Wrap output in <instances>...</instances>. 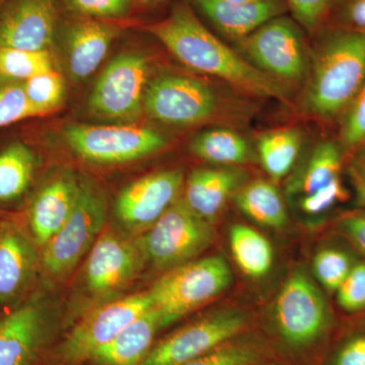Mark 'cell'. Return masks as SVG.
<instances>
[{
	"label": "cell",
	"instance_id": "1",
	"mask_svg": "<svg viewBox=\"0 0 365 365\" xmlns=\"http://www.w3.org/2000/svg\"><path fill=\"white\" fill-rule=\"evenodd\" d=\"M180 62L254 97L272 98L292 107V91L242 58L213 35L187 4L148 28Z\"/></svg>",
	"mask_w": 365,
	"mask_h": 365
},
{
	"label": "cell",
	"instance_id": "2",
	"mask_svg": "<svg viewBox=\"0 0 365 365\" xmlns=\"http://www.w3.org/2000/svg\"><path fill=\"white\" fill-rule=\"evenodd\" d=\"M365 83V30L331 28L312 50L300 111L321 120L341 117Z\"/></svg>",
	"mask_w": 365,
	"mask_h": 365
},
{
	"label": "cell",
	"instance_id": "3",
	"mask_svg": "<svg viewBox=\"0 0 365 365\" xmlns=\"http://www.w3.org/2000/svg\"><path fill=\"white\" fill-rule=\"evenodd\" d=\"M227 95L200 79L182 74L165 73L148 83L144 111L160 123L191 126L225 116L228 121L244 117V102Z\"/></svg>",
	"mask_w": 365,
	"mask_h": 365
},
{
	"label": "cell",
	"instance_id": "4",
	"mask_svg": "<svg viewBox=\"0 0 365 365\" xmlns=\"http://www.w3.org/2000/svg\"><path fill=\"white\" fill-rule=\"evenodd\" d=\"M235 51L259 71L288 90L304 86L312 50L299 26L287 16H277L247 37L235 41Z\"/></svg>",
	"mask_w": 365,
	"mask_h": 365
},
{
	"label": "cell",
	"instance_id": "5",
	"mask_svg": "<svg viewBox=\"0 0 365 365\" xmlns=\"http://www.w3.org/2000/svg\"><path fill=\"white\" fill-rule=\"evenodd\" d=\"M232 281L230 265L216 255L170 269L148 294L165 328L222 294Z\"/></svg>",
	"mask_w": 365,
	"mask_h": 365
},
{
	"label": "cell",
	"instance_id": "6",
	"mask_svg": "<svg viewBox=\"0 0 365 365\" xmlns=\"http://www.w3.org/2000/svg\"><path fill=\"white\" fill-rule=\"evenodd\" d=\"M107 216L104 191L91 179L79 180L76 207L58 232L43 247L41 263L55 278L71 274L102 234Z\"/></svg>",
	"mask_w": 365,
	"mask_h": 365
},
{
	"label": "cell",
	"instance_id": "7",
	"mask_svg": "<svg viewBox=\"0 0 365 365\" xmlns=\"http://www.w3.org/2000/svg\"><path fill=\"white\" fill-rule=\"evenodd\" d=\"M213 239L211 223L196 215L180 196L140 241L146 260L158 270L169 271L193 261Z\"/></svg>",
	"mask_w": 365,
	"mask_h": 365
},
{
	"label": "cell",
	"instance_id": "8",
	"mask_svg": "<svg viewBox=\"0 0 365 365\" xmlns=\"http://www.w3.org/2000/svg\"><path fill=\"white\" fill-rule=\"evenodd\" d=\"M67 145L86 162L113 165L155 155L167 148V136L148 127L131 124L69 125Z\"/></svg>",
	"mask_w": 365,
	"mask_h": 365
},
{
	"label": "cell",
	"instance_id": "9",
	"mask_svg": "<svg viewBox=\"0 0 365 365\" xmlns=\"http://www.w3.org/2000/svg\"><path fill=\"white\" fill-rule=\"evenodd\" d=\"M150 62L140 52H124L108 64L93 86L88 108L101 119L128 123L144 111Z\"/></svg>",
	"mask_w": 365,
	"mask_h": 365
},
{
	"label": "cell",
	"instance_id": "10",
	"mask_svg": "<svg viewBox=\"0 0 365 365\" xmlns=\"http://www.w3.org/2000/svg\"><path fill=\"white\" fill-rule=\"evenodd\" d=\"M275 321L281 337L294 347L314 344L330 328L328 302L304 271H294L281 288Z\"/></svg>",
	"mask_w": 365,
	"mask_h": 365
},
{
	"label": "cell",
	"instance_id": "11",
	"mask_svg": "<svg viewBox=\"0 0 365 365\" xmlns=\"http://www.w3.org/2000/svg\"><path fill=\"white\" fill-rule=\"evenodd\" d=\"M150 294L129 295L90 312L72 329L60 355L67 364L91 359L93 353L111 342L125 327L153 307Z\"/></svg>",
	"mask_w": 365,
	"mask_h": 365
},
{
	"label": "cell",
	"instance_id": "12",
	"mask_svg": "<svg viewBox=\"0 0 365 365\" xmlns=\"http://www.w3.org/2000/svg\"><path fill=\"white\" fill-rule=\"evenodd\" d=\"M244 326V314L235 309L209 314L160 341L139 365L186 364L228 342Z\"/></svg>",
	"mask_w": 365,
	"mask_h": 365
},
{
	"label": "cell",
	"instance_id": "13",
	"mask_svg": "<svg viewBox=\"0 0 365 365\" xmlns=\"http://www.w3.org/2000/svg\"><path fill=\"white\" fill-rule=\"evenodd\" d=\"M146 261L140 239L102 232L86 263V287L96 297L115 294L138 275Z\"/></svg>",
	"mask_w": 365,
	"mask_h": 365
},
{
	"label": "cell",
	"instance_id": "14",
	"mask_svg": "<svg viewBox=\"0 0 365 365\" xmlns=\"http://www.w3.org/2000/svg\"><path fill=\"white\" fill-rule=\"evenodd\" d=\"M184 186L182 170L148 175L122 190L115 204L118 220L132 232L150 228L177 200Z\"/></svg>",
	"mask_w": 365,
	"mask_h": 365
},
{
	"label": "cell",
	"instance_id": "15",
	"mask_svg": "<svg viewBox=\"0 0 365 365\" xmlns=\"http://www.w3.org/2000/svg\"><path fill=\"white\" fill-rule=\"evenodd\" d=\"M57 16L56 0H7L0 9V47L48 51Z\"/></svg>",
	"mask_w": 365,
	"mask_h": 365
},
{
	"label": "cell",
	"instance_id": "16",
	"mask_svg": "<svg viewBox=\"0 0 365 365\" xmlns=\"http://www.w3.org/2000/svg\"><path fill=\"white\" fill-rule=\"evenodd\" d=\"M49 333L45 304L33 299L0 319V365H35Z\"/></svg>",
	"mask_w": 365,
	"mask_h": 365
},
{
	"label": "cell",
	"instance_id": "17",
	"mask_svg": "<svg viewBox=\"0 0 365 365\" xmlns=\"http://www.w3.org/2000/svg\"><path fill=\"white\" fill-rule=\"evenodd\" d=\"M33 242L16 223L0 222V306L16 304L30 289L39 262Z\"/></svg>",
	"mask_w": 365,
	"mask_h": 365
},
{
	"label": "cell",
	"instance_id": "18",
	"mask_svg": "<svg viewBox=\"0 0 365 365\" xmlns=\"http://www.w3.org/2000/svg\"><path fill=\"white\" fill-rule=\"evenodd\" d=\"M247 182L246 172L237 167L200 168L189 175L182 199L196 215L212 223Z\"/></svg>",
	"mask_w": 365,
	"mask_h": 365
},
{
	"label": "cell",
	"instance_id": "19",
	"mask_svg": "<svg viewBox=\"0 0 365 365\" xmlns=\"http://www.w3.org/2000/svg\"><path fill=\"white\" fill-rule=\"evenodd\" d=\"M213 26L234 41L247 37L287 9L283 0H251L242 4L223 0H193Z\"/></svg>",
	"mask_w": 365,
	"mask_h": 365
},
{
	"label": "cell",
	"instance_id": "20",
	"mask_svg": "<svg viewBox=\"0 0 365 365\" xmlns=\"http://www.w3.org/2000/svg\"><path fill=\"white\" fill-rule=\"evenodd\" d=\"M79 180L64 175L46 185L36 197L29 215L33 241L44 247L59 232L76 207Z\"/></svg>",
	"mask_w": 365,
	"mask_h": 365
},
{
	"label": "cell",
	"instance_id": "21",
	"mask_svg": "<svg viewBox=\"0 0 365 365\" xmlns=\"http://www.w3.org/2000/svg\"><path fill=\"white\" fill-rule=\"evenodd\" d=\"M118 34L116 26L98 21H78L68 26L66 35L67 67L74 81H83L97 71Z\"/></svg>",
	"mask_w": 365,
	"mask_h": 365
},
{
	"label": "cell",
	"instance_id": "22",
	"mask_svg": "<svg viewBox=\"0 0 365 365\" xmlns=\"http://www.w3.org/2000/svg\"><path fill=\"white\" fill-rule=\"evenodd\" d=\"M160 329V314L155 307H150L93 353L91 359L98 365H139L150 351Z\"/></svg>",
	"mask_w": 365,
	"mask_h": 365
},
{
	"label": "cell",
	"instance_id": "23",
	"mask_svg": "<svg viewBox=\"0 0 365 365\" xmlns=\"http://www.w3.org/2000/svg\"><path fill=\"white\" fill-rule=\"evenodd\" d=\"M343 150L344 148L339 141L322 140L314 144L300 167L288 180V195H307L339 178L344 157Z\"/></svg>",
	"mask_w": 365,
	"mask_h": 365
},
{
	"label": "cell",
	"instance_id": "24",
	"mask_svg": "<svg viewBox=\"0 0 365 365\" xmlns=\"http://www.w3.org/2000/svg\"><path fill=\"white\" fill-rule=\"evenodd\" d=\"M190 150L195 157L220 167H237L257 158L248 139L228 127L201 132L190 143Z\"/></svg>",
	"mask_w": 365,
	"mask_h": 365
},
{
	"label": "cell",
	"instance_id": "25",
	"mask_svg": "<svg viewBox=\"0 0 365 365\" xmlns=\"http://www.w3.org/2000/svg\"><path fill=\"white\" fill-rule=\"evenodd\" d=\"M304 140V131L292 126L265 132L258 137L257 155L274 182L290 174L299 157Z\"/></svg>",
	"mask_w": 365,
	"mask_h": 365
},
{
	"label": "cell",
	"instance_id": "26",
	"mask_svg": "<svg viewBox=\"0 0 365 365\" xmlns=\"http://www.w3.org/2000/svg\"><path fill=\"white\" fill-rule=\"evenodd\" d=\"M235 204L255 222L281 228L287 222V212L280 192L265 180L247 182L234 196Z\"/></svg>",
	"mask_w": 365,
	"mask_h": 365
},
{
	"label": "cell",
	"instance_id": "27",
	"mask_svg": "<svg viewBox=\"0 0 365 365\" xmlns=\"http://www.w3.org/2000/svg\"><path fill=\"white\" fill-rule=\"evenodd\" d=\"M230 246L235 263L252 278L267 275L272 268L273 248L270 242L248 225H232L230 230Z\"/></svg>",
	"mask_w": 365,
	"mask_h": 365
},
{
	"label": "cell",
	"instance_id": "28",
	"mask_svg": "<svg viewBox=\"0 0 365 365\" xmlns=\"http://www.w3.org/2000/svg\"><path fill=\"white\" fill-rule=\"evenodd\" d=\"M33 151L21 143H14L0 153V201L19 198L32 181L36 168Z\"/></svg>",
	"mask_w": 365,
	"mask_h": 365
},
{
	"label": "cell",
	"instance_id": "29",
	"mask_svg": "<svg viewBox=\"0 0 365 365\" xmlns=\"http://www.w3.org/2000/svg\"><path fill=\"white\" fill-rule=\"evenodd\" d=\"M54 71L51 55L48 51H26L0 47V76L14 81H26L38 74Z\"/></svg>",
	"mask_w": 365,
	"mask_h": 365
},
{
	"label": "cell",
	"instance_id": "30",
	"mask_svg": "<svg viewBox=\"0 0 365 365\" xmlns=\"http://www.w3.org/2000/svg\"><path fill=\"white\" fill-rule=\"evenodd\" d=\"M29 103L37 116L56 111L63 104L66 97V81L56 71L38 74L25 81Z\"/></svg>",
	"mask_w": 365,
	"mask_h": 365
},
{
	"label": "cell",
	"instance_id": "31",
	"mask_svg": "<svg viewBox=\"0 0 365 365\" xmlns=\"http://www.w3.org/2000/svg\"><path fill=\"white\" fill-rule=\"evenodd\" d=\"M352 257L338 248L322 249L314 256L313 272L328 292H336L354 266Z\"/></svg>",
	"mask_w": 365,
	"mask_h": 365
},
{
	"label": "cell",
	"instance_id": "32",
	"mask_svg": "<svg viewBox=\"0 0 365 365\" xmlns=\"http://www.w3.org/2000/svg\"><path fill=\"white\" fill-rule=\"evenodd\" d=\"M31 117L37 115L26 98L25 81L0 76V128Z\"/></svg>",
	"mask_w": 365,
	"mask_h": 365
},
{
	"label": "cell",
	"instance_id": "33",
	"mask_svg": "<svg viewBox=\"0 0 365 365\" xmlns=\"http://www.w3.org/2000/svg\"><path fill=\"white\" fill-rule=\"evenodd\" d=\"M339 143L351 151L365 145V83L341 115Z\"/></svg>",
	"mask_w": 365,
	"mask_h": 365
},
{
	"label": "cell",
	"instance_id": "34",
	"mask_svg": "<svg viewBox=\"0 0 365 365\" xmlns=\"http://www.w3.org/2000/svg\"><path fill=\"white\" fill-rule=\"evenodd\" d=\"M260 360V352L253 346L227 342L182 365H256Z\"/></svg>",
	"mask_w": 365,
	"mask_h": 365
},
{
	"label": "cell",
	"instance_id": "35",
	"mask_svg": "<svg viewBox=\"0 0 365 365\" xmlns=\"http://www.w3.org/2000/svg\"><path fill=\"white\" fill-rule=\"evenodd\" d=\"M337 302L349 314L365 309V262L355 263L342 284L336 290Z\"/></svg>",
	"mask_w": 365,
	"mask_h": 365
},
{
	"label": "cell",
	"instance_id": "36",
	"mask_svg": "<svg viewBox=\"0 0 365 365\" xmlns=\"http://www.w3.org/2000/svg\"><path fill=\"white\" fill-rule=\"evenodd\" d=\"M338 0H287L295 21L304 30L316 33L329 19Z\"/></svg>",
	"mask_w": 365,
	"mask_h": 365
},
{
	"label": "cell",
	"instance_id": "37",
	"mask_svg": "<svg viewBox=\"0 0 365 365\" xmlns=\"http://www.w3.org/2000/svg\"><path fill=\"white\" fill-rule=\"evenodd\" d=\"M347 197V190L343 186L340 178H336L313 193L300 197L299 208L307 215H319L333 207L335 204L342 202Z\"/></svg>",
	"mask_w": 365,
	"mask_h": 365
},
{
	"label": "cell",
	"instance_id": "38",
	"mask_svg": "<svg viewBox=\"0 0 365 365\" xmlns=\"http://www.w3.org/2000/svg\"><path fill=\"white\" fill-rule=\"evenodd\" d=\"M64 2L73 13L93 18H122L131 9V0H64Z\"/></svg>",
	"mask_w": 365,
	"mask_h": 365
},
{
	"label": "cell",
	"instance_id": "39",
	"mask_svg": "<svg viewBox=\"0 0 365 365\" xmlns=\"http://www.w3.org/2000/svg\"><path fill=\"white\" fill-rule=\"evenodd\" d=\"M329 18L335 28L365 30V0H338Z\"/></svg>",
	"mask_w": 365,
	"mask_h": 365
},
{
	"label": "cell",
	"instance_id": "40",
	"mask_svg": "<svg viewBox=\"0 0 365 365\" xmlns=\"http://www.w3.org/2000/svg\"><path fill=\"white\" fill-rule=\"evenodd\" d=\"M337 227L341 235L365 256V208L343 216Z\"/></svg>",
	"mask_w": 365,
	"mask_h": 365
},
{
	"label": "cell",
	"instance_id": "41",
	"mask_svg": "<svg viewBox=\"0 0 365 365\" xmlns=\"http://www.w3.org/2000/svg\"><path fill=\"white\" fill-rule=\"evenodd\" d=\"M332 365H365V332L346 340L336 352Z\"/></svg>",
	"mask_w": 365,
	"mask_h": 365
},
{
	"label": "cell",
	"instance_id": "42",
	"mask_svg": "<svg viewBox=\"0 0 365 365\" xmlns=\"http://www.w3.org/2000/svg\"><path fill=\"white\" fill-rule=\"evenodd\" d=\"M348 175L354 190L356 205L365 208V145L353 151L348 165Z\"/></svg>",
	"mask_w": 365,
	"mask_h": 365
},
{
	"label": "cell",
	"instance_id": "43",
	"mask_svg": "<svg viewBox=\"0 0 365 365\" xmlns=\"http://www.w3.org/2000/svg\"><path fill=\"white\" fill-rule=\"evenodd\" d=\"M357 328L360 332H365V314L360 318L359 323H357Z\"/></svg>",
	"mask_w": 365,
	"mask_h": 365
},
{
	"label": "cell",
	"instance_id": "44",
	"mask_svg": "<svg viewBox=\"0 0 365 365\" xmlns=\"http://www.w3.org/2000/svg\"><path fill=\"white\" fill-rule=\"evenodd\" d=\"M138 1L144 6H153V4H157L158 2L163 1V0H138Z\"/></svg>",
	"mask_w": 365,
	"mask_h": 365
},
{
	"label": "cell",
	"instance_id": "45",
	"mask_svg": "<svg viewBox=\"0 0 365 365\" xmlns=\"http://www.w3.org/2000/svg\"><path fill=\"white\" fill-rule=\"evenodd\" d=\"M223 1L232 2V4H242V2H248L251 0H223Z\"/></svg>",
	"mask_w": 365,
	"mask_h": 365
},
{
	"label": "cell",
	"instance_id": "46",
	"mask_svg": "<svg viewBox=\"0 0 365 365\" xmlns=\"http://www.w3.org/2000/svg\"><path fill=\"white\" fill-rule=\"evenodd\" d=\"M6 1L7 0H0V9H1V7L4 6V4H6Z\"/></svg>",
	"mask_w": 365,
	"mask_h": 365
}]
</instances>
